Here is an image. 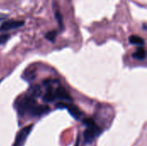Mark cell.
<instances>
[{
  "mask_svg": "<svg viewBox=\"0 0 147 146\" xmlns=\"http://www.w3.org/2000/svg\"><path fill=\"white\" fill-rule=\"evenodd\" d=\"M146 52L145 48L143 46H140L139 48H137L135 52L133 54V57L139 60H143L146 59Z\"/></svg>",
  "mask_w": 147,
  "mask_h": 146,
  "instance_id": "ba28073f",
  "label": "cell"
},
{
  "mask_svg": "<svg viewBox=\"0 0 147 146\" xmlns=\"http://www.w3.org/2000/svg\"><path fill=\"white\" fill-rule=\"evenodd\" d=\"M24 25V21H16V20H9L3 22L0 25V32H5L8 30L15 29L20 28Z\"/></svg>",
  "mask_w": 147,
  "mask_h": 146,
  "instance_id": "277c9868",
  "label": "cell"
},
{
  "mask_svg": "<svg viewBox=\"0 0 147 146\" xmlns=\"http://www.w3.org/2000/svg\"><path fill=\"white\" fill-rule=\"evenodd\" d=\"M57 36V31L56 30H52V31H49L46 34L45 37L47 40H48L49 41L51 42H53L55 40V38Z\"/></svg>",
  "mask_w": 147,
  "mask_h": 146,
  "instance_id": "7c38bea8",
  "label": "cell"
},
{
  "mask_svg": "<svg viewBox=\"0 0 147 146\" xmlns=\"http://www.w3.org/2000/svg\"><path fill=\"white\" fill-rule=\"evenodd\" d=\"M50 111V108L47 105H39L38 103L33 108V109L29 113L30 117H40Z\"/></svg>",
  "mask_w": 147,
  "mask_h": 146,
  "instance_id": "5b68a950",
  "label": "cell"
},
{
  "mask_svg": "<svg viewBox=\"0 0 147 146\" xmlns=\"http://www.w3.org/2000/svg\"><path fill=\"white\" fill-rule=\"evenodd\" d=\"M37 104L34 98L31 96H25L22 97L20 101L17 102L16 104V109L19 114V115L23 116L25 114H29L30 111L33 109V108Z\"/></svg>",
  "mask_w": 147,
  "mask_h": 146,
  "instance_id": "7a4b0ae2",
  "label": "cell"
},
{
  "mask_svg": "<svg viewBox=\"0 0 147 146\" xmlns=\"http://www.w3.org/2000/svg\"><path fill=\"white\" fill-rule=\"evenodd\" d=\"M3 17H0V21H2V20H3Z\"/></svg>",
  "mask_w": 147,
  "mask_h": 146,
  "instance_id": "5bb4252c",
  "label": "cell"
},
{
  "mask_svg": "<svg viewBox=\"0 0 147 146\" xmlns=\"http://www.w3.org/2000/svg\"><path fill=\"white\" fill-rule=\"evenodd\" d=\"M55 17H56V20H57V22H58L59 25L60 29H61V30H63V29H64L63 19H62V15H61V13H60V11H59V9H57L55 10Z\"/></svg>",
  "mask_w": 147,
  "mask_h": 146,
  "instance_id": "8fae6325",
  "label": "cell"
},
{
  "mask_svg": "<svg viewBox=\"0 0 147 146\" xmlns=\"http://www.w3.org/2000/svg\"><path fill=\"white\" fill-rule=\"evenodd\" d=\"M32 129H33V125H29V126L23 127L17 133L16 139H15V142L13 144V146H23V145L25 144V142L27 140V138L30 134Z\"/></svg>",
  "mask_w": 147,
  "mask_h": 146,
  "instance_id": "3957f363",
  "label": "cell"
},
{
  "mask_svg": "<svg viewBox=\"0 0 147 146\" xmlns=\"http://www.w3.org/2000/svg\"><path fill=\"white\" fill-rule=\"evenodd\" d=\"M129 42L133 45H137L142 46L145 44V40L142 37L138 35H131L129 37Z\"/></svg>",
  "mask_w": 147,
  "mask_h": 146,
  "instance_id": "9c48e42d",
  "label": "cell"
},
{
  "mask_svg": "<svg viewBox=\"0 0 147 146\" xmlns=\"http://www.w3.org/2000/svg\"><path fill=\"white\" fill-rule=\"evenodd\" d=\"M54 96H55V99L57 100H61V101H64L65 102H71L72 99L71 97L70 96V95L68 94V92L63 88V87H57L55 89H54Z\"/></svg>",
  "mask_w": 147,
  "mask_h": 146,
  "instance_id": "8992f818",
  "label": "cell"
},
{
  "mask_svg": "<svg viewBox=\"0 0 147 146\" xmlns=\"http://www.w3.org/2000/svg\"><path fill=\"white\" fill-rule=\"evenodd\" d=\"M83 123L87 126V128L84 132V139L86 145L91 144L101 133L102 129L96 124L93 119L85 118L83 120Z\"/></svg>",
  "mask_w": 147,
  "mask_h": 146,
  "instance_id": "6da1fadb",
  "label": "cell"
},
{
  "mask_svg": "<svg viewBox=\"0 0 147 146\" xmlns=\"http://www.w3.org/2000/svg\"><path fill=\"white\" fill-rule=\"evenodd\" d=\"M9 38H10V35H9V34H0V45L4 44Z\"/></svg>",
  "mask_w": 147,
  "mask_h": 146,
  "instance_id": "4fadbf2b",
  "label": "cell"
},
{
  "mask_svg": "<svg viewBox=\"0 0 147 146\" xmlns=\"http://www.w3.org/2000/svg\"><path fill=\"white\" fill-rule=\"evenodd\" d=\"M29 94H30V96H31V97H33V98H35V97H38L39 96H40V94H41V89H40V85H34V86H32L30 89H29Z\"/></svg>",
  "mask_w": 147,
  "mask_h": 146,
  "instance_id": "30bf717a",
  "label": "cell"
},
{
  "mask_svg": "<svg viewBox=\"0 0 147 146\" xmlns=\"http://www.w3.org/2000/svg\"><path fill=\"white\" fill-rule=\"evenodd\" d=\"M65 108L68 110L69 114H70L75 120H78L83 116L82 111H81L78 107H76V106L73 105V104H67L66 107H65Z\"/></svg>",
  "mask_w": 147,
  "mask_h": 146,
  "instance_id": "52a82bcc",
  "label": "cell"
}]
</instances>
